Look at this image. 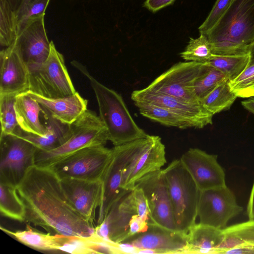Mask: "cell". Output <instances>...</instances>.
I'll use <instances>...</instances> for the list:
<instances>
[{
	"mask_svg": "<svg viewBox=\"0 0 254 254\" xmlns=\"http://www.w3.org/2000/svg\"><path fill=\"white\" fill-rule=\"evenodd\" d=\"M26 208L24 222L39 226L53 234L88 237L94 225L72 207L61 179L49 167H30L16 186Z\"/></svg>",
	"mask_w": 254,
	"mask_h": 254,
	"instance_id": "6da1fadb",
	"label": "cell"
},
{
	"mask_svg": "<svg viewBox=\"0 0 254 254\" xmlns=\"http://www.w3.org/2000/svg\"><path fill=\"white\" fill-rule=\"evenodd\" d=\"M204 35L214 55L249 53L254 42V0H231L224 15Z\"/></svg>",
	"mask_w": 254,
	"mask_h": 254,
	"instance_id": "7a4b0ae2",
	"label": "cell"
},
{
	"mask_svg": "<svg viewBox=\"0 0 254 254\" xmlns=\"http://www.w3.org/2000/svg\"><path fill=\"white\" fill-rule=\"evenodd\" d=\"M71 64L88 79L97 99L99 117L107 129L108 140L114 146L147 135L134 121L121 95L97 81L79 62Z\"/></svg>",
	"mask_w": 254,
	"mask_h": 254,
	"instance_id": "3957f363",
	"label": "cell"
},
{
	"mask_svg": "<svg viewBox=\"0 0 254 254\" xmlns=\"http://www.w3.org/2000/svg\"><path fill=\"white\" fill-rule=\"evenodd\" d=\"M164 172L177 229L187 234L196 223L200 190L180 159L171 162Z\"/></svg>",
	"mask_w": 254,
	"mask_h": 254,
	"instance_id": "277c9868",
	"label": "cell"
},
{
	"mask_svg": "<svg viewBox=\"0 0 254 254\" xmlns=\"http://www.w3.org/2000/svg\"><path fill=\"white\" fill-rule=\"evenodd\" d=\"M69 138L59 147L50 150L37 149L35 165L48 167L64 157L84 148L105 146L108 140L106 127L99 116L87 110L71 124Z\"/></svg>",
	"mask_w": 254,
	"mask_h": 254,
	"instance_id": "5b68a950",
	"label": "cell"
},
{
	"mask_svg": "<svg viewBox=\"0 0 254 254\" xmlns=\"http://www.w3.org/2000/svg\"><path fill=\"white\" fill-rule=\"evenodd\" d=\"M29 89L48 98H62L77 91L66 67L63 55L50 42V52L42 64L29 71Z\"/></svg>",
	"mask_w": 254,
	"mask_h": 254,
	"instance_id": "8992f818",
	"label": "cell"
},
{
	"mask_svg": "<svg viewBox=\"0 0 254 254\" xmlns=\"http://www.w3.org/2000/svg\"><path fill=\"white\" fill-rule=\"evenodd\" d=\"M113 149L105 146L84 148L48 167L60 179L102 180L112 160Z\"/></svg>",
	"mask_w": 254,
	"mask_h": 254,
	"instance_id": "52a82bcc",
	"label": "cell"
},
{
	"mask_svg": "<svg viewBox=\"0 0 254 254\" xmlns=\"http://www.w3.org/2000/svg\"><path fill=\"white\" fill-rule=\"evenodd\" d=\"M208 66L207 63L179 62L158 76L146 88L187 103L200 104L194 93L193 84Z\"/></svg>",
	"mask_w": 254,
	"mask_h": 254,
	"instance_id": "ba28073f",
	"label": "cell"
},
{
	"mask_svg": "<svg viewBox=\"0 0 254 254\" xmlns=\"http://www.w3.org/2000/svg\"><path fill=\"white\" fill-rule=\"evenodd\" d=\"M38 148L16 135H0V182L17 186L28 170L35 165Z\"/></svg>",
	"mask_w": 254,
	"mask_h": 254,
	"instance_id": "9c48e42d",
	"label": "cell"
},
{
	"mask_svg": "<svg viewBox=\"0 0 254 254\" xmlns=\"http://www.w3.org/2000/svg\"><path fill=\"white\" fill-rule=\"evenodd\" d=\"M243 210L226 185L200 191L197 211L199 223L223 229Z\"/></svg>",
	"mask_w": 254,
	"mask_h": 254,
	"instance_id": "30bf717a",
	"label": "cell"
},
{
	"mask_svg": "<svg viewBox=\"0 0 254 254\" xmlns=\"http://www.w3.org/2000/svg\"><path fill=\"white\" fill-rule=\"evenodd\" d=\"M166 162L165 146L159 136L147 134L141 138L136 152L124 171L122 189L133 190L137 181L161 169Z\"/></svg>",
	"mask_w": 254,
	"mask_h": 254,
	"instance_id": "8fae6325",
	"label": "cell"
},
{
	"mask_svg": "<svg viewBox=\"0 0 254 254\" xmlns=\"http://www.w3.org/2000/svg\"><path fill=\"white\" fill-rule=\"evenodd\" d=\"M134 187L141 189L145 195L150 213L149 223L178 231L164 169L146 175L137 181Z\"/></svg>",
	"mask_w": 254,
	"mask_h": 254,
	"instance_id": "7c38bea8",
	"label": "cell"
},
{
	"mask_svg": "<svg viewBox=\"0 0 254 254\" xmlns=\"http://www.w3.org/2000/svg\"><path fill=\"white\" fill-rule=\"evenodd\" d=\"M140 138L113 148L112 160L102 180L103 197L98 210L97 225L105 219L114 202L125 190L121 188L124 171L136 152Z\"/></svg>",
	"mask_w": 254,
	"mask_h": 254,
	"instance_id": "4fadbf2b",
	"label": "cell"
},
{
	"mask_svg": "<svg viewBox=\"0 0 254 254\" xmlns=\"http://www.w3.org/2000/svg\"><path fill=\"white\" fill-rule=\"evenodd\" d=\"M45 13L34 15L24 23L17 32L14 42L29 71L47 59L50 52L44 24Z\"/></svg>",
	"mask_w": 254,
	"mask_h": 254,
	"instance_id": "5bb4252c",
	"label": "cell"
},
{
	"mask_svg": "<svg viewBox=\"0 0 254 254\" xmlns=\"http://www.w3.org/2000/svg\"><path fill=\"white\" fill-rule=\"evenodd\" d=\"M187 234L170 230L153 223L147 229L130 237L121 244H128L136 250H150L153 254H184Z\"/></svg>",
	"mask_w": 254,
	"mask_h": 254,
	"instance_id": "9a60e30c",
	"label": "cell"
},
{
	"mask_svg": "<svg viewBox=\"0 0 254 254\" xmlns=\"http://www.w3.org/2000/svg\"><path fill=\"white\" fill-rule=\"evenodd\" d=\"M180 160L200 190L226 185L225 174L217 155L191 148Z\"/></svg>",
	"mask_w": 254,
	"mask_h": 254,
	"instance_id": "2e32d148",
	"label": "cell"
},
{
	"mask_svg": "<svg viewBox=\"0 0 254 254\" xmlns=\"http://www.w3.org/2000/svg\"><path fill=\"white\" fill-rule=\"evenodd\" d=\"M61 181L72 207L85 220L94 225L96 211L102 201V181L66 178L61 179Z\"/></svg>",
	"mask_w": 254,
	"mask_h": 254,
	"instance_id": "e0dca14e",
	"label": "cell"
},
{
	"mask_svg": "<svg viewBox=\"0 0 254 254\" xmlns=\"http://www.w3.org/2000/svg\"><path fill=\"white\" fill-rule=\"evenodd\" d=\"M131 99L133 102H145L168 109L188 120L194 128H202L212 124L213 115L201 104L187 103L167 94L154 92L146 88L133 91Z\"/></svg>",
	"mask_w": 254,
	"mask_h": 254,
	"instance_id": "ac0fdd59",
	"label": "cell"
},
{
	"mask_svg": "<svg viewBox=\"0 0 254 254\" xmlns=\"http://www.w3.org/2000/svg\"><path fill=\"white\" fill-rule=\"evenodd\" d=\"M28 68L14 43L0 52V96L17 95L29 89Z\"/></svg>",
	"mask_w": 254,
	"mask_h": 254,
	"instance_id": "d6986e66",
	"label": "cell"
},
{
	"mask_svg": "<svg viewBox=\"0 0 254 254\" xmlns=\"http://www.w3.org/2000/svg\"><path fill=\"white\" fill-rule=\"evenodd\" d=\"M136 214L137 213L132 190H124L103 221L108 230V240L121 244L128 239L130 223Z\"/></svg>",
	"mask_w": 254,
	"mask_h": 254,
	"instance_id": "ffe728a7",
	"label": "cell"
},
{
	"mask_svg": "<svg viewBox=\"0 0 254 254\" xmlns=\"http://www.w3.org/2000/svg\"><path fill=\"white\" fill-rule=\"evenodd\" d=\"M25 92L36 100L46 113L67 124H72L87 110L88 101L77 92L57 98H46L30 91Z\"/></svg>",
	"mask_w": 254,
	"mask_h": 254,
	"instance_id": "44dd1931",
	"label": "cell"
},
{
	"mask_svg": "<svg viewBox=\"0 0 254 254\" xmlns=\"http://www.w3.org/2000/svg\"><path fill=\"white\" fill-rule=\"evenodd\" d=\"M42 120L47 128V132L43 136L29 134L21 130L15 135L35 145L39 150H50L64 143L71 133V124H67L57 120L46 113L42 109Z\"/></svg>",
	"mask_w": 254,
	"mask_h": 254,
	"instance_id": "7402d4cb",
	"label": "cell"
},
{
	"mask_svg": "<svg viewBox=\"0 0 254 254\" xmlns=\"http://www.w3.org/2000/svg\"><path fill=\"white\" fill-rule=\"evenodd\" d=\"M225 236L223 229L196 223L187 233L184 254H217Z\"/></svg>",
	"mask_w": 254,
	"mask_h": 254,
	"instance_id": "603a6c76",
	"label": "cell"
},
{
	"mask_svg": "<svg viewBox=\"0 0 254 254\" xmlns=\"http://www.w3.org/2000/svg\"><path fill=\"white\" fill-rule=\"evenodd\" d=\"M14 107L18 126L23 132L40 136L46 134L42 108L36 100L23 92L16 96Z\"/></svg>",
	"mask_w": 254,
	"mask_h": 254,
	"instance_id": "cb8c5ba5",
	"label": "cell"
},
{
	"mask_svg": "<svg viewBox=\"0 0 254 254\" xmlns=\"http://www.w3.org/2000/svg\"><path fill=\"white\" fill-rule=\"evenodd\" d=\"M0 229L22 244L40 251L60 250L61 247L60 234L45 233L33 228L29 224L24 230L11 231L0 227Z\"/></svg>",
	"mask_w": 254,
	"mask_h": 254,
	"instance_id": "d4e9b609",
	"label": "cell"
},
{
	"mask_svg": "<svg viewBox=\"0 0 254 254\" xmlns=\"http://www.w3.org/2000/svg\"><path fill=\"white\" fill-rule=\"evenodd\" d=\"M134 103L141 115L163 125L181 129L193 127L188 120L165 108L145 102L135 101Z\"/></svg>",
	"mask_w": 254,
	"mask_h": 254,
	"instance_id": "484cf974",
	"label": "cell"
},
{
	"mask_svg": "<svg viewBox=\"0 0 254 254\" xmlns=\"http://www.w3.org/2000/svg\"><path fill=\"white\" fill-rule=\"evenodd\" d=\"M0 211L5 217L24 222L26 208L16 186L0 182Z\"/></svg>",
	"mask_w": 254,
	"mask_h": 254,
	"instance_id": "4316f807",
	"label": "cell"
},
{
	"mask_svg": "<svg viewBox=\"0 0 254 254\" xmlns=\"http://www.w3.org/2000/svg\"><path fill=\"white\" fill-rule=\"evenodd\" d=\"M229 82V79L222 81L200 101L201 105L213 115L228 109L237 98Z\"/></svg>",
	"mask_w": 254,
	"mask_h": 254,
	"instance_id": "83f0119b",
	"label": "cell"
},
{
	"mask_svg": "<svg viewBox=\"0 0 254 254\" xmlns=\"http://www.w3.org/2000/svg\"><path fill=\"white\" fill-rule=\"evenodd\" d=\"M249 53L240 55H213L206 63L222 72L229 80L237 77L250 64Z\"/></svg>",
	"mask_w": 254,
	"mask_h": 254,
	"instance_id": "f1b7e54d",
	"label": "cell"
},
{
	"mask_svg": "<svg viewBox=\"0 0 254 254\" xmlns=\"http://www.w3.org/2000/svg\"><path fill=\"white\" fill-rule=\"evenodd\" d=\"M16 96H0V135H17L21 129L16 119L15 102Z\"/></svg>",
	"mask_w": 254,
	"mask_h": 254,
	"instance_id": "f546056e",
	"label": "cell"
},
{
	"mask_svg": "<svg viewBox=\"0 0 254 254\" xmlns=\"http://www.w3.org/2000/svg\"><path fill=\"white\" fill-rule=\"evenodd\" d=\"M213 55L210 43L203 34L197 38H190L185 50L180 54L186 61L201 63H207Z\"/></svg>",
	"mask_w": 254,
	"mask_h": 254,
	"instance_id": "4dcf8cb0",
	"label": "cell"
},
{
	"mask_svg": "<svg viewBox=\"0 0 254 254\" xmlns=\"http://www.w3.org/2000/svg\"><path fill=\"white\" fill-rule=\"evenodd\" d=\"M228 79L220 71L209 65L194 81L193 90L199 101L222 81Z\"/></svg>",
	"mask_w": 254,
	"mask_h": 254,
	"instance_id": "1f68e13d",
	"label": "cell"
},
{
	"mask_svg": "<svg viewBox=\"0 0 254 254\" xmlns=\"http://www.w3.org/2000/svg\"><path fill=\"white\" fill-rule=\"evenodd\" d=\"M229 83L237 97H254V64L249 65L237 77L229 80Z\"/></svg>",
	"mask_w": 254,
	"mask_h": 254,
	"instance_id": "d6a6232c",
	"label": "cell"
},
{
	"mask_svg": "<svg viewBox=\"0 0 254 254\" xmlns=\"http://www.w3.org/2000/svg\"><path fill=\"white\" fill-rule=\"evenodd\" d=\"M50 0H20L16 10L17 32L22 24L30 17L45 13Z\"/></svg>",
	"mask_w": 254,
	"mask_h": 254,
	"instance_id": "836d02e7",
	"label": "cell"
},
{
	"mask_svg": "<svg viewBox=\"0 0 254 254\" xmlns=\"http://www.w3.org/2000/svg\"><path fill=\"white\" fill-rule=\"evenodd\" d=\"M231 0H217L208 16L199 27L200 34H206L218 22L228 9Z\"/></svg>",
	"mask_w": 254,
	"mask_h": 254,
	"instance_id": "e575fe53",
	"label": "cell"
},
{
	"mask_svg": "<svg viewBox=\"0 0 254 254\" xmlns=\"http://www.w3.org/2000/svg\"><path fill=\"white\" fill-rule=\"evenodd\" d=\"M226 234L234 235L254 246V220L235 224L223 229Z\"/></svg>",
	"mask_w": 254,
	"mask_h": 254,
	"instance_id": "d590c367",
	"label": "cell"
},
{
	"mask_svg": "<svg viewBox=\"0 0 254 254\" xmlns=\"http://www.w3.org/2000/svg\"><path fill=\"white\" fill-rule=\"evenodd\" d=\"M138 215L143 220L150 222V213L145 195L142 190L136 187L132 190Z\"/></svg>",
	"mask_w": 254,
	"mask_h": 254,
	"instance_id": "8d00e7d4",
	"label": "cell"
},
{
	"mask_svg": "<svg viewBox=\"0 0 254 254\" xmlns=\"http://www.w3.org/2000/svg\"><path fill=\"white\" fill-rule=\"evenodd\" d=\"M176 0H146L143 6L152 12L172 4Z\"/></svg>",
	"mask_w": 254,
	"mask_h": 254,
	"instance_id": "74e56055",
	"label": "cell"
},
{
	"mask_svg": "<svg viewBox=\"0 0 254 254\" xmlns=\"http://www.w3.org/2000/svg\"><path fill=\"white\" fill-rule=\"evenodd\" d=\"M247 214L250 220H254V183L248 201Z\"/></svg>",
	"mask_w": 254,
	"mask_h": 254,
	"instance_id": "f35d334b",
	"label": "cell"
},
{
	"mask_svg": "<svg viewBox=\"0 0 254 254\" xmlns=\"http://www.w3.org/2000/svg\"><path fill=\"white\" fill-rule=\"evenodd\" d=\"M20 0H0V4H3L16 12Z\"/></svg>",
	"mask_w": 254,
	"mask_h": 254,
	"instance_id": "ab89813d",
	"label": "cell"
},
{
	"mask_svg": "<svg viewBox=\"0 0 254 254\" xmlns=\"http://www.w3.org/2000/svg\"><path fill=\"white\" fill-rule=\"evenodd\" d=\"M242 106L247 110L254 114V98H250L249 99L242 102Z\"/></svg>",
	"mask_w": 254,
	"mask_h": 254,
	"instance_id": "60d3db41",
	"label": "cell"
},
{
	"mask_svg": "<svg viewBox=\"0 0 254 254\" xmlns=\"http://www.w3.org/2000/svg\"><path fill=\"white\" fill-rule=\"evenodd\" d=\"M249 54L250 55V65L254 64V42L251 45L249 49Z\"/></svg>",
	"mask_w": 254,
	"mask_h": 254,
	"instance_id": "b9f144b4",
	"label": "cell"
}]
</instances>
